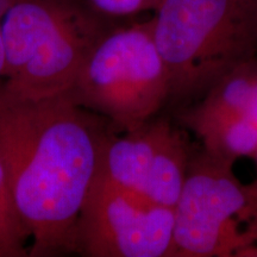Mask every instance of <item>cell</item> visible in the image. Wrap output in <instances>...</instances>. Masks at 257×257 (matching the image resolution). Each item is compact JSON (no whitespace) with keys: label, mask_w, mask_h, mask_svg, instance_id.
Returning a JSON list of instances; mask_svg holds the SVG:
<instances>
[{"label":"cell","mask_w":257,"mask_h":257,"mask_svg":"<svg viewBox=\"0 0 257 257\" xmlns=\"http://www.w3.org/2000/svg\"><path fill=\"white\" fill-rule=\"evenodd\" d=\"M152 24L168 70L172 113L257 56V0H162Z\"/></svg>","instance_id":"2"},{"label":"cell","mask_w":257,"mask_h":257,"mask_svg":"<svg viewBox=\"0 0 257 257\" xmlns=\"http://www.w3.org/2000/svg\"><path fill=\"white\" fill-rule=\"evenodd\" d=\"M10 91L44 98L72 91L105 18L68 0H11L0 16Z\"/></svg>","instance_id":"3"},{"label":"cell","mask_w":257,"mask_h":257,"mask_svg":"<svg viewBox=\"0 0 257 257\" xmlns=\"http://www.w3.org/2000/svg\"><path fill=\"white\" fill-rule=\"evenodd\" d=\"M246 226L239 234V248L250 244H257V207L245 221Z\"/></svg>","instance_id":"11"},{"label":"cell","mask_w":257,"mask_h":257,"mask_svg":"<svg viewBox=\"0 0 257 257\" xmlns=\"http://www.w3.org/2000/svg\"><path fill=\"white\" fill-rule=\"evenodd\" d=\"M193 148L181 127L170 121L144 188V197L162 206L174 208L187 176Z\"/></svg>","instance_id":"7"},{"label":"cell","mask_w":257,"mask_h":257,"mask_svg":"<svg viewBox=\"0 0 257 257\" xmlns=\"http://www.w3.org/2000/svg\"><path fill=\"white\" fill-rule=\"evenodd\" d=\"M253 159H255L256 166H257V154L255 155V157H253ZM250 186H251V187L253 188V191H255L256 194H257V174H256V179L253 180V182H251V184H250Z\"/></svg>","instance_id":"14"},{"label":"cell","mask_w":257,"mask_h":257,"mask_svg":"<svg viewBox=\"0 0 257 257\" xmlns=\"http://www.w3.org/2000/svg\"><path fill=\"white\" fill-rule=\"evenodd\" d=\"M113 126L70 92L30 98L0 82V162L30 232L29 256L76 252V226Z\"/></svg>","instance_id":"1"},{"label":"cell","mask_w":257,"mask_h":257,"mask_svg":"<svg viewBox=\"0 0 257 257\" xmlns=\"http://www.w3.org/2000/svg\"><path fill=\"white\" fill-rule=\"evenodd\" d=\"M173 231L174 208L98 172L80 212L76 252L87 257H173Z\"/></svg>","instance_id":"6"},{"label":"cell","mask_w":257,"mask_h":257,"mask_svg":"<svg viewBox=\"0 0 257 257\" xmlns=\"http://www.w3.org/2000/svg\"><path fill=\"white\" fill-rule=\"evenodd\" d=\"M233 162L193 148L187 176L174 206L173 257L233 256L237 221L245 223L257 194L233 173Z\"/></svg>","instance_id":"5"},{"label":"cell","mask_w":257,"mask_h":257,"mask_svg":"<svg viewBox=\"0 0 257 257\" xmlns=\"http://www.w3.org/2000/svg\"><path fill=\"white\" fill-rule=\"evenodd\" d=\"M192 133L206 152L219 159L236 162L257 154V125L244 115H230L194 127Z\"/></svg>","instance_id":"8"},{"label":"cell","mask_w":257,"mask_h":257,"mask_svg":"<svg viewBox=\"0 0 257 257\" xmlns=\"http://www.w3.org/2000/svg\"><path fill=\"white\" fill-rule=\"evenodd\" d=\"M70 94L81 107L120 131L156 117L168 102L169 75L152 19L106 25L83 60Z\"/></svg>","instance_id":"4"},{"label":"cell","mask_w":257,"mask_h":257,"mask_svg":"<svg viewBox=\"0 0 257 257\" xmlns=\"http://www.w3.org/2000/svg\"><path fill=\"white\" fill-rule=\"evenodd\" d=\"M30 238L0 162V257L29 255L25 244Z\"/></svg>","instance_id":"9"},{"label":"cell","mask_w":257,"mask_h":257,"mask_svg":"<svg viewBox=\"0 0 257 257\" xmlns=\"http://www.w3.org/2000/svg\"><path fill=\"white\" fill-rule=\"evenodd\" d=\"M5 69V53H4V43H3L2 27H0V79L3 78Z\"/></svg>","instance_id":"13"},{"label":"cell","mask_w":257,"mask_h":257,"mask_svg":"<svg viewBox=\"0 0 257 257\" xmlns=\"http://www.w3.org/2000/svg\"><path fill=\"white\" fill-rule=\"evenodd\" d=\"M89 9L105 19L125 18L156 11L162 0H87Z\"/></svg>","instance_id":"10"},{"label":"cell","mask_w":257,"mask_h":257,"mask_svg":"<svg viewBox=\"0 0 257 257\" xmlns=\"http://www.w3.org/2000/svg\"><path fill=\"white\" fill-rule=\"evenodd\" d=\"M245 117L249 120H251L253 124L257 125V56L255 59V78H253L251 99H250Z\"/></svg>","instance_id":"12"}]
</instances>
